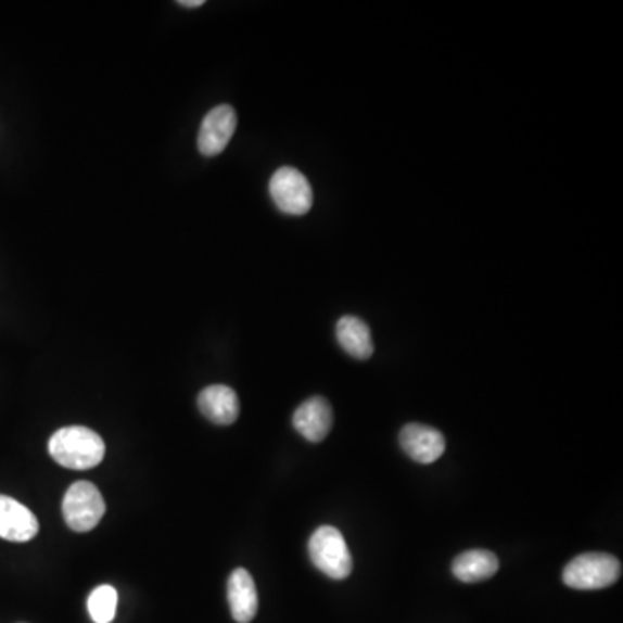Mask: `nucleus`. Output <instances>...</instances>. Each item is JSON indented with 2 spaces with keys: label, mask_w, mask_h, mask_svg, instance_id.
<instances>
[{
  "label": "nucleus",
  "mask_w": 623,
  "mask_h": 623,
  "mask_svg": "<svg viewBox=\"0 0 623 623\" xmlns=\"http://www.w3.org/2000/svg\"><path fill=\"white\" fill-rule=\"evenodd\" d=\"M499 570V560L487 549H471L457 556L453 563V573L457 581L466 584L488 581Z\"/></svg>",
  "instance_id": "obj_13"
},
{
  "label": "nucleus",
  "mask_w": 623,
  "mask_h": 623,
  "mask_svg": "<svg viewBox=\"0 0 623 623\" xmlns=\"http://www.w3.org/2000/svg\"><path fill=\"white\" fill-rule=\"evenodd\" d=\"M118 593L112 585H99L87 599V610L94 623H112L116 616Z\"/></svg>",
  "instance_id": "obj_14"
},
{
  "label": "nucleus",
  "mask_w": 623,
  "mask_h": 623,
  "mask_svg": "<svg viewBox=\"0 0 623 623\" xmlns=\"http://www.w3.org/2000/svg\"><path fill=\"white\" fill-rule=\"evenodd\" d=\"M236 127H238V115H236L234 107L229 104L214 107L201 124L200 136H198V148L201 153L205 156L223 153L234 136Z\"/></svg>",
  "instance_id": "obj_6"
},
{
  "label": "nucleus",
  "mask_w": 623,
  "mask_h": 623,
  "mask_svg": "<svg viewBox=\"0 0 623 623\" xmlns=\"http://www.w3.org/2000/svg\"><path fill=\"white\" fill-rule=\"evenodd\" d=\"M39 534V521L30 509L13 497L0 496V538L28 543Z\"/></svg>",
  "instance_id": "obj_9"
},
{
  "label": "nucleus",
  "mask_w": 623,
  "mask_h": 623,
  "mask_svg": "<svg viewBox=\"0 0 623 623\" xmlns=\"http://www.w3.org/2000/svg\"><path fill=\"white\" fill-rule=\"evenodd\" d=\"M269 191L282 214L300 217L310 212L314 192L307 177L296 168H279L270 179Z\"/></svg>",
  "instance_id": "obj_5"
},
{
  "label": "nucleus",
  "mask_w": 623,
  "mask_h": 623,
  "mask_svg": "<svg viewBox=\"0 0 623 623\" xmlns=\"http://www.w3.org/2000/svg\"><path fill=\"white\" fill-rule=\"evenodd\" d=\"M293 427L308 442L319 444L333 428V409L325 397H310L295 410Z\"/></svg>",
  "instance_id": "obj_8"
},
{
  "label": "nucleus",
  "mask_w": 623,
  "mask_h": 623,
  "mask_svg": "<svg viewBox=\"0 0 623 623\" xmlns=\"http://www.w3.org/2000/svg\"><path fill=\"white\" fill-rule=\"evenodd\" d=\"M203 4H205L203 0H182L179 2V5H185V8H201Z\"/></svg>",
  "instance_id": "obj_15"
},
{
  "label": "nucleus",
  "mask_w": 623,
  "mask_h": 623,
  "mask_svg": "<svg viewBox=\"0 0 623 623\" xmlns=\"http://www.w3.org/2000/svg\"><path fill=\"white\" fill-rule=\"evenodd\" d=\"M336 338L343 351L354 359H371L372 352H374L371 329L359 317L345 316L338 320Z\"/></svg>",
  "instance_id": "obj_12"
},
{
  "label": "nucleus",
  "mask_w": 623,
  "mask_h": 623,
  "mask_svg": "<svg viewBox=\"0 0 623 623\" xmlns=\"http://www.w3.org/2000/svg\"><path fill=\"white\" fill-rule=\"evenodd\" d=\"M622 563L607 552H585L564 568L563 582L576 590L607 589L619 582Z\"/></svg>",
  "instance_id": "obj_2"
},
{
  "label": "nucleus",
  "mask_w": 623,
  "mask_h": 623,
  "mask_svg": "<svg viewBox=\"0 0 623 623\" xmlns=\"http://www.w3.org/2000/svg\"><path fill=\"white\" fill-rule=\"evenodd\" d=\"M198 407H200L201 415L209 419L212 423L223 424V427H229L240 418L238 393L226 384H212L203 390L198 397Z\"/></svg>",
  "instance_id": "obj_10"
},
{
  "label": "nucleus",
  "mask_w": 623,
  "mask_h": 623,
  "mask_svg": "<svg viewBox=\"0 0 623 623\" xmlns=\"http://www.w3.org/2000/svg\"><path fill=\"white\" fill-rule=\"evenodd\" d=\"M400 447L412 461L432 465L444 456L445 438L435 428L410 423L402 428Z\"/></svg>",
  "instance_id": "obj_7"
},
{
  "label": "nucleus",
  "mask_w": 623,
  "mask_h": 623,
  "mask_svg": "<svg viewBox=\"0 0 623 623\" xmlns=\"http://www.w3.org/2000/svg\"><path fill=\"white\" fill-rule=\"evenodd\" d=\"M308 555L317 570L333 581H345L354 570L345 537L334 526H320L308 541Z\"/></svg>",
  "instance_id": "obj_3"
},
{
  "label": "nucleus",
  "mask_w": 623,
  "mask_h": 623,
  "mask_svg": "<svg viewBox=\"0 0 623 623\" xmlns=\"http://www.w3.org/2000/svg\"><path fill=\"white\" fill-rule=\"evenodd\" d=\"M104 453V440L86 427L61 428L49 440L52 459L68 470H90L101 465Z\"/></svg>",
  "instance_id": "obj_1"
},
{
  "label": "nucleus",
  "mask_w": 623,
  "mask_h": 623,
  "mask_svg": "<svg viewBox=\"0 0 623 623\" xmlns=\"http://www.w3.org/2000/svg\"><path fill=\"white\" fill-rule=\"evenodd\" d=\"M104 512H106V503L94 483H73L68 492L64 494L63 517L73 532L86 534L96 529L99 521L103 520Z\"/></svg>",
  "instance_id": "obj_4"
},
{
  "label": "nucleus",
  "mask_w": 623,
  "mask_h": 623,
  "mask_svg": "<svg viewBox=\"0 0 623 623\" xmlns=\"http://www.w3.org/2000/svg\"><path fill=\"white\" fill-rule=\"evenodd\" d=\"M227 599L236 622L250 623L255 619L258 611V594L249 570L238 568L231 573L227 582Z\"/></svg>",
  "instance_id": "obj_11"
}]
</instances>
